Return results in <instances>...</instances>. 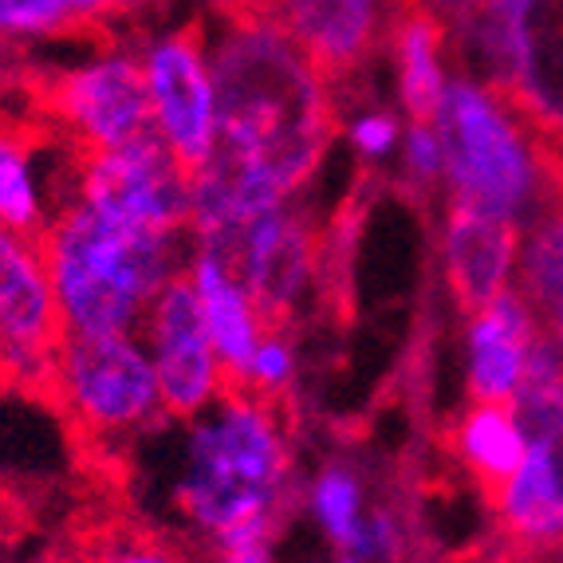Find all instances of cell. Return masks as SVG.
Wrapping results in <instances>:
<instances>
[{"instance_id":"cell-1","label":"cell","mask_w":563,"mask_h":563,"mask_svg":"<svg viewBox=\"0 0 563 563\" xmlns=\"http://www.w3.org/2000/svg\"><path fill=\"white\" fill-rule=\"evenodd\" d=\"M209 79L213 146L189 178L198 236L280 206L316 174L339 126L331 87L276 20L229 24Z\"/></svg>"},{"instance_id":"cell-2","label":"cell","mask_w":563,"mask_h":563,"mask_svg":"<svg viewBox=\"0 0 563 563\" xmlns=\"http://www.w3.org/2000/svg\"><path fill=\"white\" fill-rule=\"evenodd\" d=\"M174 233L99 213L84 198L44 225V253L64 331H131L174 276Z\"/></svg>"},{"instance_id":"cell-3","label":"cell","mask_w":563,"mask_h":563,"mask_svg":"<svg viewBox=\"0 0 563 563\" xmlns=\"http://www.w3.org/2000/svg\"><path fill=\"white\" fill-rule=\"evenodd\" d=\"M433 131L442 139L450 206L525 225L552 194H560L517 111L473 79L457 76L445 84Z\"/></svg>"},{"instance_id":"cell-4","label":"cell","mask_w":563,"mask_h":563,"mask_svg":"<svg viewBox=\"0 0 563 563\" xmlns=\"http://www.w3.org/2000/svg\"><path fill=\"white\" fill-rule=\"evenodd\" d=\"M221 410L194 426L186 470L178 477V508L209 536L273 512L288 477L276 406L253 395H217Z\"/></svg>"},{"instance_id":"cell-5","label":"cell","mask_w":563,"mask_h":563,"mask_svg":"<svg viewBox=\"0 0 563 563\" xmlns=\"http://www.w3.org/2000/svg\"><path fill=\"white\" fill-rule=\"evenodd\" d=\"M47 398H56L71 426L91 442L139 433L166 413L151 351H142L126 331H67L56 351Z\"/></svg>"},{"instance_id":"cell-6","label":"cell","mask_w":563,"mask_h":563,"mask_svg":"<svg viewBox=\"0 0 563 563\" xmlns=\"http://www.w3.org/2000/svg\"><path fill=\"white\" fill-rule=\"evenodd\" d=\"M201 249L244 291L261 335H284L320 256L308 221L280 201L241 225L201 236Z\"/></svg>"},{"instance_id":"cell-7","label":"cell","mask_w":563,"mask_h":563,"mask_svg":"<svg viewBox=\"0 0 563 563\" xmlns=\"http://www.w3.org/2000/svg\"><path fill=\"white\" fill-rule=\"evenodd\" d=\"M64 335L40 236L0 225V383H24L47 398Z\"/></svg>"},{"instance_id":"cell-8","label":"cell","mask_w":563,"mask_h":563,"mask_svg":"<svg viewBox=\"0 0 563 563\" xmlns=\"http://www.w3.org/2000/svg\"><path fill=\"white\" fill-rule=\"evenodd\" d=\"M79 198L99 213L158 233L186 229L194 209L189 174L154 126L111 151L79 154Z\"/></svg>"},{"instance_id":"cell-9","label":"cell","mask_w":563,"mask_h":563,"mask_svg":"<svg viewBox=\"0 0 563 563\" xmlns=\"http://www.w3.org/2000/svg\"><path fill=\"white\" fill-rule=\"evenodd\" d=\"M44 107L71 134L79 154L111 151L154 126L146 67L134 56H103L56 71L44 87Z\"/></svg>"},{"instance_id":"cell-10","label":"cell","mask_w":563,"mask_h":563,"mask_svg":"<svg viewBox=\"0 0 563 563\" xmlns=\"http://www.w3.org/2000/svg\"><path fill=\"white\" fill-rule=\"evenodd\" d=\"M500 99L525 122L540 166L563 194V0H520Z\"/></svg>"},{"instance_id":"cell-11","label":"cell","mask_w":563,"mask_h":563,"mask_svg":"<svg viewBox=\"0 0 563 563\" xmlns=\"http://www.w3.org/2000/svg\"><path fill=\"white\" fill-rule=\"evenodd\" d=\"M151 363L169 418H194L217 398V351L194 276L174 273L146 308Z\"/></svg>"},{"instance_id":"cell-12","label":"cell","mask_w":563,"mask_h":563,"mask_svg":"<svg viewBox=\"0 0 563 563\" xmlns=\"http://www.w3.org/2000/svg\"><path fill=\"white\" fill-rule=\"evenodd\" d=\"M142 67H146V87H151L154 131L194 178V169L206 162L213 146V79H209L206 36L198 20L158 40L146 52Z\"/></svg>"},{"instance_id":"cell-13","label":"cell","mask_w":563,"mask_h":563,"mask_svg":"<svg viewBox=\"0 0 563 563\" xmlns=\"http://www.w3.org/2000/svg\"><path fill=\"white\" fill-rule=\"evenodd\" d=\"M395 16L398 0H280L276 9V24L331 91L363 76L390 40Z\"/></svg>"},{"instance_id":"cell-14","label":"cell","mask_w":563,"mask_h":563,"mask_svg":"<svg viewBox=\"0 0 563 563\" xmlns=\"http://www.w3.org/2000/svg\"><path fill=\"white\" fill-rule=\"evenodd\" d=\"M520 225L508 217L477 213V209L450 206L445 221V280L457 308L477 316L488 300H497L512 280Z\"/></svg>"},{"instance_id":"cell-15","label":"cell","mask_w":563,"mask_h":563,"mask_svg":"<svg viewBox=\"0 0 563 563\" xmlns=\"http://www.w3.org/2000/svg\"><path fill=\"white\" fill-rule=\"evenodd\" d=\"M497 517L520 548L563 544V426L528 442L517 477L497 500Z\"/></svg>"},{"instance_id":"cell-16","label":"cell","mask_w":563,"mask_h":563,"mask_svg":"<svg viewBox=\"0 0 563 563\" xmlns=\"http://www.w3.org/2000/svg\"><path fill=\"white\" fill-rule=\"evenodd\" d=\"M470 395L473 402H508L525 371L528 343L540 323L532 320L528 303L505 288L488 300L477 316H470Z\"/></svg>"},{"instance_id":"cell-17","label":"cell","mask_w":563,"mask_h":563,"mask_svg":"<svg viewBox=\"0 0 563 563\" xmlns=\"http://www.w3.org/2000/svg\"><path fill=\"white\" fill-rule=\"evenodd\" d=\"M189 276H194L209 339L217 351V395H249V371H253L256 343H261L253 308L233 284V276L206 249H201L198 264L189 268Z\"/></svg>"},{"instance_id":"cell-18","label":"cell","mask_w":563,"mask_h":563,"mask_svg":"<svg viewBox=\"0 0 563 563\" xmlns=\"http://www.w3.org/2000/svg\"><path fill=\"white\" fill-rule=\"evenodd\" d=\"M450 450L473 473L485 505L497 508L505 485L517 477L528 442L525 433H520L517 418H512V410H508V402H473V410L453 426Z\"/></svg>"},{"instance_id":"cell-19","label":"cell","mask_w":563,"mask_h":563,"mask_svg":"<svg viewBox=\"0 0 563 563\" xmlns=\"http://www.w3.org/2000/svg\"><path fill=\"white\" fill-rule=\"evenodd\" d=\"M390 44L398 56V91L410 122L433 126L438 107L445 95V71H442V47L445 29L422 4H402L390 29Z\"/></svg>"},{"instance_id":"cell-20","label":"cell","mask_w":563,"mask_h":563,"mask_svg":"<svg viewBox=\"0 0 563 563\" xmlns=\"http://www.w3.org/2000/svg\"><path fill=\"white\" fill-rule=\"evenodd\" d=\"M508 288L528 303L540 328H552L563 296V194H552L528 217V225H520L517 264H512Z\"/></svg>"},{"instance_id":"cell-21","label":"cell","mask_w":563,"mask_h":563,"mask_svg":"<svg viewBox=\"0 0 563 563\" xmlns=\"http://www.w3.org/2000/svg\"><path fill=\"white\" fill-rule=\"evenodd\" d=\"M64 563H206L181 536L158 532L139 520H107L79 536Z\"/></svg>"},{"instance_id":"cell-22","label":"cell","mask_w":563,"mask_h":563,"mask_svg":"<svg viewBox=\"0 0 563 563\" xmlns=\"http://www.w3.org/2000/svg\"><path fill=\"white\" fill-rule=\"evenodd\" d=\"M0 225L20 233H44L36 181H32V142L12 126H0Z\"/></svg>"},{"instance_id":"cell-23","label":"cell","mask_w":563,"mask_h":563,"mask_svg":"<svg viewBox=\"0 0 563 563\" xmlns=\"http://www.w3.org/2000/svg\"><path fill=\"white\" fill-rule=\"evenodd\" d=\"M64 32H95L71 0H0V40H44Z\"/></svg>"},{"instance_id":"cell-24","label":"cell","mask_w":563,"mask_h":563,"mask_svg":"<svg viewBox=\"0 0 563 563\" xmlns=\"http://www.w3.org/2000/svg\"><path fill=\"white\" fill-rule=\"evenodd\" d=\"M316 512H320L323 528L335 544H351V532H355L358 520V485L351 473L328 470L316 485Z\"/></svg>"},{"instance_id":"cell-25","label":"cell","mask_w":563,"mask_h":563,"mask_svg":"<svg viewBox=\"0 0 563 563\" xmlns=\"http://www.w3.org/2000/svg\"><path fill=\"white\" fill-rule=\"evenodd\" d=\"M291 383V351L284 335H261L253 355V371H249V395L261 402H284V390Z\"/></svg>"},{"instance_id":"cell-26","label":"cell","mask_w":563,"mask_h":563,"mask_svg":"<svg viewBox=\"0 0 563 563\" xmlns=\"http://www.w3.org/2000/svg\"><path fill=\"white\" fill-rule=\"evenodd\" d=\"M406 169L418 181H438L445 174L442 139L426 122H410V131H406Z\"/></svg>"},{"instance_id":"cell-27","label":"cell","mask_w":563,"mask_h":563,"mask_svg":"<svg viewBox=\"0 0 563 563\" xmlns=\"http://www.w3.org/2000/svg\"><path fill=\"white\" fill-rule=\"evenodd\" d=\"M347 548L355 555H363V560H383V555H390L395 552V525H390V517H383V512L358 517Z\"/></svg>"},{"instance_id":"cell-28","label":"cell","mask_w":563,"mask_h":563,"mask_svg":"<svg viewBox=\"0 0 563 563\" xmlns=\"http://www.w3.org/2000/svg\"><path fill=\"white\" fill-rule=\"evenodd\" d=\"M395 134H398L395 119H390V114H383V111H378V114H363V119L351 126V139H355L358 154H366V158H378V154L390 151Z\"/></svg>"},{"instance_id":"cell-29","label":"cell","mask_w":563,"mask_h":563,"mask_svg":"<svg viewBox=\"0 0 563 563\" xmlns=\"http://www.w3.org/2000/svg\"><path fill=\"white\" fill-rule=\"evenodd\" d=\"M71 4H76L79 20H84L87 29L103 32V24L111 16H131V12H142V9H158L166 0H71Z\"/></svg>"},{"instance_id":"cell-30","label":"cell","mask_w":563,"mask_h":563,"mask_svg":"<svg viewBox=\"0 0 563 563\" xmlns=\"http://www.w3.org/2000/svg\"><path fill=\"white\" fill-rule=\"evenodd\" d=\"M229 24H249V20H276L280 0H217Z\"/></svg>"},{"instance_id":"cell-31","label":"cell","mask_w":563,"mask_h":563,"mask_svg":"<svg viewBox=\"0 0 563 563\" xmlns=\"http://www.w3.org/2000/svg\"><path fill=\"white\" fill-rule=\"evenodd\" d=\"M552 335H555V343H560V351H563V296H560V308H555V316H552Z\"/></svg>"},{"instance_id":"cell-32","label":"cell","mask_w":563,"mask_h":563,"mask_svg":"<svg viewBox=\"0 0 563 563\" xmlns=\"http://www.w3.org/2000/svg\"><path fill=\"white\" fill-rule=\"evenodd\" d=\"M40 563H64V560H59V555H52V560H40Z\"/></svg>"},{"instance_id":"cell-33","label":"cell","mask_w":563,"mask_h":563,"mask_svg":"<svg viewBox=\"0 0 563 563\" xmlns=\"http://www.w3.org/2000/svg\"><path fill=\"white\" fill-rule=\"evenodd\" d=\"M343 563H358V560H343Z\"/></svg>"}]
</instances>
